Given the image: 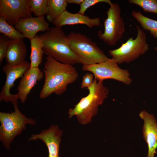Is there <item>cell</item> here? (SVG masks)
<instances>
[{"instance_id": "1", "label": "cell", "mask_w": 157, "mask_h": 157, "mask_svg": "<svg viewBox=\"0 0 157 157\" xmlns=\"http://www.w3.org/2000/svg\"><path fill=\"white\" fill-rule=\"evenodd\" d=\"M46 59L43 69L45 80L40 94L41 99L53 93L58 95L63 94L68 85L75 82L78 76L73 65L62 63L50 56H47Z\"/></svg>"}, {"instance_id": "2", "label": "cell", "mask_w": 157, "mask_h": 157, "mask_svg": "<svg viewBox=\"0 0 157 157\" xmlns=\"http://www.w3.org/2000/svg\"><path fill=\"white\" fill-rule=\"evenodd\" d=\"M44 53L63 63L74 65L80 62L69 46L62 27L49 28L39 35Z\"/></svg>"}, {"instance_id": "3", "label": "cell", "mask_w": 157, "mask_h": 157, "mask_svg": "<svg viewBox=\"0 0 157 157\" xmlns=\"http://www.w3.org/2000/svg\"><path fill=\"white\" fill-rule=\"evenodd\" d=\"M103 81L94 78L92 85L87 88L89 91L88 95L69 110V118L76 116L79 123L83 124L90 122L98 113V106L102 104L108 95V89L104 85Z\"/></svg>"}, {"instance_id": "4", "label": "cell", "mask_w": 157, "mask_h": 157, "mask_svg": "<svg viewBox=\"0 0 157 157\" xmlns=\"http://www.w3.org/2000/svg\"><path fill=\"white\" fill-rule=\"evenodd\" d=\"M67 41L83 65L99 63L108 58L96 42L83 34L71 32L67 36Z\"/></svg>"}, {"instance_id": "5", "label": "cell", "mask_w": 157, "mask_h": 157, "mask_svg": "<svg viewBox=\"0 0 157 157\" xmlns=\"http://www.w3.org/2000/svg\"><path fill=\"white\" fill-rule=\"evenodd\" d=\"M14 111L10 113L0 112V140L8 150L15 137L20 134L27 124L33 126L36 122L22 114L18 108L17 101L12 104Z\"/></svg>"}, {"instance_id": "6", "label": "cell", "mask_w": 157, "mask_h": 157, "mask_svg": "<svg viewBox=\"0 0 157 157\" xmlns=\"http://www.w3.org/2000/svg\"><path fill=\"white\" fill-rule=\"evenodd\" d=\"M137 34L136 38H130L118 48L108 51L109 54L118 64L131 62L144 54L149 49L144 32L136 26Z\"/></svg>"}, {"instance_id": "7", "label": "cell", "mask_w": 157, "mask_h": 157, "mask_svg": "<svg viewBox=\"0 0 157 157\" xmlns=\"http://www.w3.org/2000/svg\"><path fill=\"white\" fill-rule=\"evenodd\" d=\"M107 12L104 22V31L98 32L99 38L109 46H115L122 37L125 31V24L121 16V10L116 3H112Z\"/></svg>"}, {"instance_id": "8", "label": "cell", "mask_w": 157, "mask_h": 157, "mask_svg": "<svg viewBox=\"0 0 157 157\" xmlns=\"http://www.w3.org/2000/svg\"><path fill=\"white\" fill-rule=\"evenodd\" d=\"M82 70L92 72L98 81L113 79L129 85L132 82L129 71L121 68L113 58H108L104 61L95 64L83 65Z\"/></svg>"}, {"instance_id": "9", "label": "cell", "mask_w": 157, "mask_h": 157, "mask_svg": "<svg viewBox=\"0 0 157 157\" xmlns=\"http://www.w3.org/2000/svg\"><path fill=\"white\" fill-rule=\"evenodd\" d=\"M30 0H0V17L15 26L21 18L32 17Z\"/></svg>"}, {"instance_id": "10", "label": "cell", "mask_w": 157, "mask_h": 157, "mask_svg": "<svg viewBox=\"0 0 157 157\" xmlns=\"http://www.w3.org/2000/svg\"><path fill=\"white\" fill-rule=\"evenodd\" d=\"M31 67V63L25 61L23 63L15 66H10L6 64L4 65L2 70L6 75L5 83L0 93V101L11 102L12 104L17 101L19 99L17 94H12L10 90L14 85L17 79L22 77L25 72Z\"/></svg>"}, {"instance_id": "11", "label": "cell", "mask_w": 157, "mask_h": 157, "mask_svg": "<svg viewBox=\"0 0 157 157\" xmlns=\"http://www.w3.org/2000/svg\"><path fill=\"white\" fill-rule=\"evenodd\" d=\"M143 120L144 124L142 129L143 137L148 146L147 157H154L157 153V123L154 115L146 110H142L139 114Z\"/></svg>"}, {"instance_id": "12", "label": "cell", "mask_w": 157, "mask_h": 157, "mask_svg": "<svg viewBox=\"0 0 157 157\" xmlns=\"http://www.w3.org/2000/svg\"><path fill=\"white\" fill-rule=\"evenodd\" d=\"M63 130L57 125H51L37 134H32L28 141L40 139L46 145L49 152L48 157H58L60 145Z\"/></svg>"}, {"instance_id": "13", "label": "cell", "mask_w": 157, "mask_h": 157, "mask_svg": "<svg viewBox=\"0 0 157 157\" xmlns=\"http://www.w3.org/2000/svg\"><path fill=\"white\" fill-rule=\"evenodd\" d=\"M14 26L23 35L24 38L30 40L34 38L38 32H44L49 28V24L44 16L21 18Z\"/></svg>"}, {"instance_id": "14", "label": "cell", "mask_w": 157, "mask_h": 157, "mask_svg": "<svg viewBox=\"0 0 157 157\" xmlns=\"http://www.w3.org/2000/svg\"><path fill=\"white\" fill-rule=\"evenodd\" d=\"M44 75L39 67H30L25 72L17 89L18 92L17 94L22 103H25L31 90Z\"/></svg>"}, {"instance_id": "15", "label": "cell", "mask_w": 157, "mask_h": 157, "mask_svg": "<svg viewBox=\"0 0 157 157\" xmlns=\"http://www.w3.org/2000/svg\"><path fill=\"white\" fill-rule=\"evenodd\" d=\"M55 26L61 27L66 25L83 24L90 28L99 26L100 24V19L97 17L90 18L88 16L78 13H73L65 11L52 22Z\"/></svg>"}, {"instance_id": "16", "label": "cell", "mask_w": 157, "mask_h": 157, "mask_svg": "<svg viewBox=\"0 0 157 157\" xmlns=\"http://www.w3.org/2000/svg\"><path fill=\"white\" fill-rule=\"evenodd\" d=\"M27 51L23 38L9 39L5 58L6 64L13 66L23 63L26 61Z\"/></svg>"}, {"instance_id": "17", "label": "cell", "mask_w": 157, "mask_h": 157, "mask_svg": "<svg viewBox=\"0 0 157 157\" xmlns=\"http://www.w3.org/2000/svg\"><path fill=\"white\" fill-rule=\"evenodd\" d=\"M30 40L31 67H38L42 62L43 54H44L42 42L38 35L30 39Z\"/></svg>"}, {"instance_id": "18", "label": "cell", "mask_w": 157, "mask_h": 157, "mask_svg": "<svg viewBox=\"0 0 157 157\" xmlns=\"http://www.w3.org/2000/svg\"><path fill=\"white\" fill-rule=\"evenodd\" d=\"M68 3L66 0H48L47 19L52 22L66 10Z\"/></svg>"}, {"instance_id": "19", "label": "cell", "mask_w": 157, "mask_h": 157, "mask_svg": "<svg viewBox=\"0 0 157 157\" xmlns=\"http://www.w3.org/2000/svg\"><path fill=\"white\" fill-rule=\"evenodd\" d=\"M131 14L143 28L149 31L150 34L157 38V21L146 17L140 11L133 10Z\"/></svg>"}, {"instance_id": "20", "label": "cell", "mask_w": 157, "mask_h": 157, "mask_svg": "<svg viewBox=\"0 0 157 157\" xmlns=\"http://www.w3.org/2000/svg\"><path fill=\"white\" fill-rule=\"evenodd\" d=\"M0 33L10 39L24 38L21 33L9 24L4 18L1 17H0Z\"/></svg>"}, {"instance_id": "21", "label": "cell", "mask_w": 157, "mask_h": 157, "mask_svg": "<svg viewBox=\"0 0 157 157\" xmlns=\"http://www.w3.org/2000/svg\"><path fill=\"white\" fill-rule=\"evenodd\" d=\"M48 0H30V8L36 17L44 16L48 10Z\"/></svg>"}, {"instance_id": "22", "label": "cell", "mask_w": 157, "mask_h": 157, "mask_svg": "<svg viewBox=\"0 0 157 157\" xmlns=\"http://www.w3.org/2000/svg\"><path fill=\"white\" fill-rule=\"evenodd\" d=\"M128 2L140 6L144 12L157 14V0H129Z\"/></svg>"}, {"instance_id": "23", "label": "cell", "mask_w": 157, "mask_h": 157, "mask_svg": "<svg viewBox=\"0 0 157 157\" xmlns=\"http://www.w3.org/2000/svg\"><path fill=\"white\" fill-rule=\"evenodd\" d=\"M101 2L107 3L109 5L112 3L110 0H83L80 5V10L78 13L81 15H85V12L89 7Z\"/></svg>"}, {"instance_id": "24", "label": "cell", "mask_w": 157, "mask_h": 157, "mask_svg": "<svg viewBox=\"0 0 157 157\" xmlns=\"http://www.w3.org/2000/svg\"><path fill=\"white\" fill-rule=\"evenodd\" d=\"M9 39L4 35L1 34L0 36V65L5 58Z\"/></svg>"}, {"instance_id": "25", "label": "cell", "mask_w": 157, "mask_h": 157, "mask_svg": "<svg viewBox=\"0 0 157 157\" xmlns=\"http://www.w3.org/2000/svg\"><path fill=\"white\" fill-rule=\"evenodd\" d=\"M94 76L92 73H87L83 77V79L81 84V88H88L92 84L94 81Z\"/></svg>"}, {"instance_id": "26", "label": "cell", "mask_w": 157, "mask_h": 157, "mask_svg": "<svg viewBox=\"0 0 157 157\" xmlns=\"http://www.w3.org/2000/svg\"><path fill=\"white\" fill-rule=\"evenodd\" d=\"M83 0H66L68 3H74L80 4L82 2Z\"/></svg>"}, {"instance_id": "27", "label": "cell", "mask_w": 157, "mask_h": 157, "mask_svg": "<svg viewBox=\"0 0 157 157\" xmlns=\"http://www.w3.org/2000/svg\"><path fill=\"white\" fill-rule=\"evenodd\" d=\"M154 49L155 50L157 51V47H155Z\"/></svg>"}]
</instances>
